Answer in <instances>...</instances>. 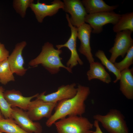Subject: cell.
Returning <instances> with one entry per match:
<instances>
[{
	"instance_id": "1",
	"label": "cell",
	"mask_w": 133,
	"mask_h": 133,
	"mask_svg": "<svg viewBox=\"0 0 133 133\" xmlns=\"http://www.w3.org/2000/svg\"><path fill=\"white\" fill-rule=\"evenodd\" d=\"M77 91L73 97L59 101L54 113L48 118L46 125L50 127L56 122L67 116H81L85 111V101L90 93L89 88L79 84Z\"/></svg>"
},
{
	"instance_id": "2",
	"label": "cell",
	"mask_w": 133,
	"mask_h": 133,
	"mask_svg": "<svg viewBox=\"0 0 133 133\" xmlns=\"http://www.w3.org/2000/svg\"><path fill=\"white\" fill-rule=\"evenodd\" d=\"M62 53L61 49H55L53 45L49 42L45 43L42 46V50L35 58L29 63V66L34 67L41 65L51 74H55L63 68L68 72L72 73V69L64 65L60 55Z\"/></svg>"
},
{
	"instance_id": "3",
	"label": "cell",
	"mask_w": 133,
	"mask_h": 133,
	"mask_svg": "<svg viewBox=\"0 0 133 133\" xmlns=\"http://www.w3.org/2000/svg\"><path fill=\"white\" fill-rule=\"evenodd\" d=\"M54 124L58 133H92L94 126L88 118L82 116H68Z\"/></svg>"
},
{
	"instance_id": "4",
	"label": "cell",
	"mask_w": 133,
	"mask_h": 133,
	"mask_svg": "<svg viewBox=\"0 0 133 133\" xmlns=\"http://www.w3.org/2000/svg\"><path fill=\"white\" fill-rule=\"evenodd\" d=\"M93 118L100 122L103 127L110 133H129L124 117L116 109H111L105 115H95Z\"/></svg>"
},
{
	"instance_id": "5",
	"label": "cell",
	"mask_w": 133,
	"mask_h": 133,
	"mask_svg": "<svg viewBox=\"0 0 133 133\" xmlns=\"http://www.w3.org/2000/svg\"><path fill=\"white\" fill-rule=\"evenodd\" d=\"M121 16V15L114 11L87 14L85 22L88 23L91 27L92 33L99 34L102 31L103 26L105 25L108 23L115 25Z\"/></svg>"
},
{
	"instance_id": "6",
	"label": "cell",
	"mask_w": 133,
	"mask_h": 133,
	"mask_svg": "<svg viewBox=\"0 0 133 133\" xmlns=\"http://www.w3.org/2000/svg\"><path fill=\"white\" fill-rule=\"evenodd\" d=\"M132 32L126 30L116 33L113 46L109 51L111 54L109 60L112 63H115L120 56L123 58L133 46V39L131 36Z\"/></svg>"
},
{
	"instance_id": "7",
	"label": "cell",
	"mask_w": 133,
	"mask_h": 133,
	"mask_svg": "<svg viewBox=\"0 0 133 133\" xmlns=\"http://www.w3.org/2000/svg\"><path fill=\"white\" fill-rule=\"evenodd\" d=\"M66 17L67 21L68 26L71 31V35L67 41L64 44L57 45L56 47L57 49L66 47L70 51V57L66 63V66L72 69L78 64L81 65L83 64V62L80 58L76 49V41L77 38V28L73 26L70 22V17L67 14H66Z\"/></svg>"
},
{
	"instance_id": "8",
	"label": "cell",
	"mask_w": 133,
	"mask_h": 133,
	"mask_svg": "<svg viewBox=\"0 0 133 133\" xmlns=\"http://www.w3.org/2000/svg\"><path fill=\"white\" fill-rule=\"evenodd\" d=\"M57 103L44 101L36 99L31 101L26 112L33 121L39 120L44 117L49 118Z\"/></svg>"
},
{
	"instance_id": "9",
	"label": "cell",
	"mask_w": 133,
	"mask_h": 133,
	"mask_svg": "<svg viewBox=\"0 0 133 133\" xmlns=\"http://www.w3.org/2000/svg\"><path fill=\"white\" fill-rule=\"evenodd\" d=\"M62 9L71 15L70 19L72 24L78 28L84 23L87 14L81 1L79 0H64Z\"/></svg>"
},
{
	"instance_id": "10",
	"label": "cell",
	"mask_w": 133,
	"mask_h": 133,
	"mask_svg": "<svg viewBox=\"0 0 133 133\" xmlns=\"http://www.w3.org/2000/svg\"><path fill=\"white\" fill-rule=\"evenodd\" d=\"M11 115L15 123L28 133H42V128L40 124L34 122L26 112L17 107L12 108Z\"/></svg>"
},
{
	"instance_id": "11",
	"label": "cell",
	"mask_w": 133,
	"mask_h": 133,
	"mask_svg": "<svg viewBox=\"0 0 133 133\" xmlns=\"http://www.w3.org/2000/svg\"><path fill=\"white\" fill-rule=\"evenodd\" d=\"M76 85L75 83L62 85L59 87L55 92L46 95L45 91L39 94L36 99L45 102L57 103L58 101L71 98L77 93V88L75 87Z\"/></svg>"
},
{
	"instance_id": "12",
	"label": "cell",
	"mask_w": 133,
	"mask_h": 133,
	"mask_svg": "<svg viewBox=\"0 0 133 133\" xmlns=\"http://www.w3.org/2000/svg\"><path fill=\"white\" fill-rule=\"evenodd\" d=\"M50 4L40 3L37 0L36 3H32L30 7L38 21L42 23L46 17H51L56 14L61 9L64 7L63 2L60 0H54Z\"/></svg>"
},
{
	"instance_id": "13",
	"label": "cell",
	"mask_w": 133,
	"mask_h": 133,
	"mask_svg": "<svg viewBox=\"0 0 133 133\" xmlns=\"http://www.w3.org/2000/svg\"><path fill=\"white\" fill-rule=\"evenodd\" d=\"M26 45V42L24 41L17 43L7 58L12 73L21 76L24 75L27 70L24 67V61L22 55L23 50Z\"/></svg>"
},
{
	"instance_id": "14",
	"label": "cell",
	"mask_w": 133,
	"mask_h": 133,
	"mask_svg": "<svg viewBox=\"0 0 133 133\" xmlns=\"http://www.w3.org/2000/svg\"><path fill=\"white\" fill-rule=\"evenodd\" d=\"M92 31V29L90 25L85 23L77 28V37L80 42L79 51L86 57L90 64L94 62L95 60L90 43Z\"/></svg>"
},
{
	"instance_id": "15",
	"label": "cell",
	"mask_w": 133,
	"mask_h": 133,
	"mask_svg": "<svg viewBox=\"0 0 133 133\" xmlns=\"http://www.w3.org/2000/svg\"><path fill=\"white\" fill-rule=\"evenodd\" d=\"M39 94L26 97L23 96L19 90L15 89L8 90L4 93V97L12 108L17 107L23 110L27 111L31 100L36 98Z\"/></svg>"
},
{
	"instance_id": "16",
	"label": "cell",
	"mask_w": 133,
	"mask_h": 133,
	"mask_svg": "<svg viewBox=\"0 0 133 133\" xmlns=\"http://www.w3.org/2000/svg\"><path fill=\"white\" fill-rule=\"evenodd\" d=\"M133 68L125 69L121 72L120 90L127 99H133Z\"/></svg>"
},
{
	"instance_id": "17",
	"label": "cell",
	"mask_w": 133,
	"mask_h": 133,
	"mask_svg": "<svg viewBox=\"0 0 133 133\" xmlns=\"http://www.w3.org/2000/svg\"><path fill=\"white\" fill-rule=\"evenodd\" d=\"M81 2L87 14L113 11L117 5H109L102 0H83Z\"/></svg>"
},
{
	"instance_id": "18",
	"label": "cell",
	"mask_w": 133,
	"mask_h": 133,
	"mask_svg": "<svg viewBox=\"0 0 133 133\" xmlns=\"http://www.w3.org/2000/svg\"><path fill=\"white\" fill-rule=\"evenodd\" d=\"M90 64L89 69L86 73L88 80L97 79L107 83L111 82L110 75L101 64L94 62Z\"/></svg>"
},
{
	"instance_id": "19",
	"label": "cell",
	"mask_w": 133,
	"mask_h": 133,
	"mask_svg": "<svg viewBox=\"0 0 133 133\" xmlns=\"http://www.w3.org/2000/svg\"><path fill=\"white\" fill-rule=\"evenodd\" d=\"M113 31L117 33L123 31H133V12L128 13L121 15L117 23L113 27Z\"/></svg>"
},
{
	"instance_id": "20",
	"label": "cell",
	"mask_w": 133,
	"mask_h": 133,
	"mask_svg": "<svg viewBox=\"0 0 133 133\" xmlns=\"http://www.w3.org/2000/svg\"><path fill=\"white\" fill-rule=\"evenodd\" d=\"M95 55L100 60L101 64L105 66L109 72L113 73L115 75L116 79L113 82L114 83H116L120 79L121 72L116 68L114 63L108 59L103 50H98L95 53Z\"/></svg>"
},
{
	"instance_id": "21",
	"label": "cell",
	"mask_w": 133,
	"mask_h": 133,
	"mask_svg": "<svg viewBox=\"0 0 133 133\" xmlns=\"http://www.w3.org/2000/svg\"><path fill=\"white\" fill-rule=\"evenodd\" d=\"M0 131L6 133H28L23 130L13 119H0Z\"/></svg>"
},
{
	"instance_id": "22",
	"label": "cell",
	"mask_w": 133,
	"mask_h": 133,
	"mask_svg": "<svg viewBox=\"0 0 133 133\" xmlns=\"http://www.w3.org/2000/svg\"><path fill=\"white\" fill-rule=\"evenodd\" d=\"M15 81L7 59L0 62V82L5 85L10 82Z\"/></svg>"
},
{
	"instance_id": "23",
	"label": "cell",
	"mask_w": 133,
	"mask_h": 133,
	"mask_svg": "<svg viewBox=\"0 0 133 133\" xmlns=\"http://www.w3.org/2000/svg\"><path fill=\"white\" fill-rule=\"evenodd\" d=\"M5 91L3 87L0 86V111L5 118L13 119L11 115L12 108L4 97Z\"/></svg>"
},
{
	"instance_id": "24",
	"label": "cell",
	"mask_w": 133,
	"mask_h": 133,
	"mask_svg": "<svg viewBox=\"0 0 133 133\" xmlns=\"http://www.w3.org/2000/svg\"><path fill=\"white\" fill-rule=\"evenodd\" d=\"M133 63V46L129 50L124 58L119 62H115L114 64L116 68L120 72L129 68Z\"/></svg>"
},
{
	"instance_id": "25",
	"label": "cell",
	"mask_w": 133,
	"mask_h": 133,
	"mask_svg": "<svg viewBox=\"0 0 133 133\" xmlns=\"http://www.w3.org/2000/svg\"><path fill=\"white\" fill-rule=\"evenodd\" d=\"M33 0H15L13 1V6L16 12L22 17H25L27 9L33 3Z\"/></svg>"
},
{
	"instance_id": "26",
	"label": "cell",
	"mask_w": 133,
	"mask_h": 133,
	"mask_svg": "<svg viewBox=\"0 0 133 133\" xmlns=\"http://www.w3.org/2000/svg\"><path fill=\"white\" fill-rule=\"evenodd\" d=\"M9 55V51L4 45L0 42V62L7 59Z\"/></svg>"
},
{
	"instance_id": "27",
	"label": "cell",
	"mask_w": 133,
	"mask_h": 133,
	"mask_svg": "<svg viewBox=\"0 0 133 133\" xmlns=\"http://www.w3.org/2000/svg\"><path fill=\"white\" fill-rule=\"evenodd\" d=\"M93 124L96 128V130L95 131H92V133H103L100 127L99 122L98 121L95 120Z\"/></svg>"
},
{
	"instance_id": "28",
	"label": "cell",
	"mask_w": 133,
	"mask_h": 133,
	"mask_svg": "<svg viewBox=\"0 0 133 133\" xmlns=\"http://www.w3.org/2000/svg\"><path fill=\"white\" fill-rule=\"evenodd\" d=\"M4 117L0 111V119L4 118Z\"/></svg>"
},
{
	"instance_id": "29",
	"label": "cell",
	"mask_w": 133,
	"mask_h": 133,
	"mask_svg": "<svg viewBox=\"0 0 133 133\" xmlns=\"http://www.w3.org/2000/svg\"><path fill=\"white\" fill-rule=\"evenodd\" d=\"M0 133H3L0 131Z\"/></svg>"
}]
</instances>
